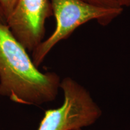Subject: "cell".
I'll list each match as a JSON object with an SVG mask.
<instances>
[{"label":"cell","mask_w":130,"mask_h":130,"mask_svg":"<svg viewBox=\"0 0 130 130\" xmlns=\"http://www.w3.org/2000/svg\"><path fill=\"white\" fill-rule=\"evenodd\" d=\"M18 1V0H0V4L6 17V21L14 10Z\"/></svg>","instance_id":"6"},{"label":"cell","mask_w":130,"mask_h":130,"mask_svg":"<svg viewBox=\"0 0 130 130\" xmlns=\"http://www.w3.org/2000/svg\"><path fill=\"white\" fill-rule=\"evenodd\" d=\"M56 19L53 33L32 51V60L36 67L57 43L68 39L76 29L87 22L95 21L106 26L122 13L123 8L99 7L83 0H50Z\"/></svg>","instance_id":"2"},{"label":"cell","mask_w":130,"mask_h":130,"mask_svg":"<svg viewBox=\"0 0 130 130\" xmlns=\"http://www.w3.org/2000/svg\"><path fill=\"white\" fill-rule=\"evenodd\" d=\"M76 130H82L81 129H76Z\"/></svg>","instance_id":"9"},{"label":"cell","mask_w":130,"mask_h":130,"mask_svg":"<svg viewBox=\"0 0 130 130\" xmlns=\"http://www.w3.org/2000/svg\"><path fill=\"white\" fill-rule=\"evenodd\" d=\"M53 15L50 0H18L6 24L28 51L44 40L46 19Z\"/></svg>","instance_id":"4"},{"label":"cell","mask_w":130,"mask_h":130,"mask_svg":"<svg viewBox=\"0 0 130 130\" xmlns=\"http://www.w3.org/2000/svg\"><path fill=\"white\" fill-rule=\"evenodd\" d=\"M119 4L124 9V7H130V0H118Z\"/></svg>","instance_id":"7"},{"label":"cell","mask_w":130,"mask_h":130,"mask_svg":"<svg viewBox=\"0 0 130 130\" xmlns=\"http://www.w3.org/2000/svg\"><path fill=\"white\" fill-rule=\"evenodd\" d=\"M91 4L99 7L116 9V8H123L119 4L118 0H83Z\"/></svg>","instance_id":"5"},{"label":"cell","mask_w":130,"mask_h":130,"mask_svg":"<svg viewBox=\"0 0 130 130\" xmlns=\"http://www.w3.org/2000/svg\"><path fill=\"white\" fill-rule=\"evenodd\" d=\"M64 101L60 107L46 110L37 130H76L92 125L102 111L87 89L71 77L61 81Z\"/></svg>","instance_id":"3"},{"label":"cell","mask_w":130,"mask_h":130,"mask_svg":"<svg viewBox=\"0 0 130 130\" xmlns=\"http://www.w3.org/2000/svg\"><path fill=\"white\" fill-rule=\"evenodd\" d=\"M0 22L6 24V17H5L4 12H3L2 7H1V4H0Z\"/></svg>","instance_id":"8"},{"label":"cell","mask_w":130,"mask_h":130,"mask_svg":"<svg viewBox=\"0 0 130 130\" xmlns=\"http://www.w3.org/2000/svg\"><path fill=\"white\" fill-rule=\"evenodd\" d=\"M60 82L56 73L37 69L7 24L0 22V95L16 103L39 105L56 98Z\"/></svg>","instance_id":"1"}]
</instances>
